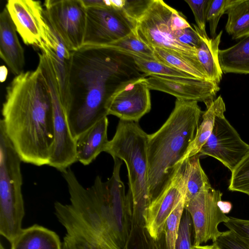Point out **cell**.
<instances>
[{
	"label": "cell",
	"mask_w": 249,
	"mask_h": 249,
	"mask_svg": "<svg viewBox=\"0 0 249 249\" xmlns=\"http://www.w3.org/2000/svg\"><path fill=\"white\" fill-rule=\"evenodd\" d=\"M145 77L133 57L103 46L71 52L68 102L63 107L76 140L107 117L110 97L123 83Z\"/></svg>",
	"instance_id": "6da1fadb"
},
{
	"label": "cell",
	"mask_w": 249,
	"mask_h": 249,
	"mask_svg": "<svg viewBox=\"0 0 249 249\" xmlns=\"http://www.w3.org/2000/svg\"><path fill=\"white\" fill-rule=\"evenodd\" d=\"M0 124L22 162L49 165L54 143L53 112L40 69L15 76L6 88Z\"/></svg>",
	"instance_id": "7a4b0ae2"
},
{
	"label": "cell",
	"mask_w": 249,
	"mask_h": 249,
	"mask_svg": "<svg viewBox=\"0 0 249 249\" xmlns=\"http://www.w3.org/2000/svg\"><path fill=\"white\" fill-rule=\"evenodd\" d=\"M67 183L70 204L54 203V215L66 233L95 240L105 249H123L106 181L97 176L85 188L69 167L61 172Z\"/></svg>",
	"instance_id": "3957f363"
},
{
	"label": "cell",
	"mask_w": 249,
	"mask_h": 249,
	"mask_svg": "<svg viewBox=\"0 0 249 249\" xmlns=\"http://www.w3.org/2000/svg\"><path fill=\"white\" fill-rule=\"evenodd\" d=\"M198 102L177 99L164 124L148 135L147 180L150 203L168 186L193 141L203 114Z\"/></svg>",
	"instance_id": "277c9868"
},
{
	"label": "cell",
	"mask_w": 249,
	"mask_h": 249,
	"mask_svg": "<svg viewBox=\"0 0 249 249\" xmlns=\"http://www.w3.org/2000/svg\"><path fill=\"white\" fill-rule=\"evenodd\" d=\"M148 135L137 123L120 120L105 152L124 161L128 171L127 196L132 206V224L145 226L144 214L150 204L147 180Z\"/></svg>",
	"instance_id": "5b68a950"
},
{
	"label": "cell",
	"mask_w": 249,
	"mask_h": 249,
	"mask_svg": "<svg viewBox=\"0 0 249 249\" xmlns=\"http://www.w3.org/2000/svg\"><path fill=\"white\" fill-rule=\"evenodd\" d=\"M21 162L0 124V234L10 243L22 230L25 215Z\"/></svg>",
	"instance_id": "8992f818"
},
{
	"label": "cell",
	"mask_w": 249,
	"mask_h": 249,
	"mask_svg": "<svg viewBox=\"0 0 249 249\" xmlns=\"http://www.w3.org/2000/svg\"><path fill=\"white\" fill-rule=\"evenodd\" d=\"M174 9L162 0H147L136 18L135 32L152 50L165 49L205 71L197 58L196 48L179 42L171 31L170 19Z\"/></svg>",
	"instance_id": "52a82bcc"
},
{
	"label": "cell",
	"mask_w": 249,
	"mask_h": 249,
	"mask_svg": "<svg viewBox=\"0 0 249 249\" xmlns=\"http://www.w3.org/2000/svg\"><path fill=\"white\" fill-rule=\"evenodd\" d=\"M37 66L46 80L53 107L54 143L49 165L61 172L77 161L76 140L62 105L58 81L50 59L45 55L40 56Z\"/></svg>",
	"instance_id": "ba28073f"
},
{
	"label": "cell",
	"mask_w": 249,
	"mask_h": 249,
	"mask_svg": "<svg viewBox=\"0 0 249 249\" xmlns=\"http://www.w3.org/2000/svg\"><path fill=\"white\" fill-rule=\"evenodd\" d=\"M47 22L71 52L84 44L87 8L81 0H47L43 4Z\"/></svg>",
	"instance_id": "9c48e42d"
},
{
	"label": "cell",
	"mask_w": 249,
	"mask_h": 249,
	"mask_svg": "<svg viewBox=\"0 0 249 249\" xmlns=\"http://www.w3.org/2000/svg\"><path fill=\"white\" fill-rule=\"evenodd\" d=\"M222 196L219 190L211 187L185 201L184 209L190 213L193 223L194 246L201 245L209 240L214 243L221 235L219 224L230 219L220 207Z\"/></svg>",
	"instance_id": "30bf717a"
},
{
	"label": "cell",
	"mask_w": 249,
	"mask_h": 249,
	"mask_svg": "<svg viewBox=\"0 0 249 249\" xmlns=\"http://www.w3.org/2000/svg\"><path fill=\"white\" fill-rule=\"evenodd\" d=\"M135 25V20L124 10L87 8L83 45L102 46L116 41L133 32Z\"/></svg>",
	"instance_id": "8fae6325"
},
{
	"label": "cell",
	"mask_w": 249,
	"mask_h": 249,
	"mask_svg": "<svg viewBox=\"0 0 249 249\" xmlns=\"http://www.w3.org/2000/svg\"><path fill=\"white\" fill-rule=\"evenodd\" d=\"M249 152V145L221 113L215 118L212 132L199 154L211 156L231 172Z\"/></svg>",
	"instance_id": "7c38bea8"
},
{
	"label": "cell",
	"mask_w": 249,
	"mask_h": 249,
	"mask_svg": "<svg viewBox=\"0 0 249 249\" xmlns=\"http://www.w3.org/2000/svg\"><path fill=\"white\" fill-rule=\"evenodd\" d=\"M187 159L180 164L169 184L150 203L145 213V227L156 240L162 238L169 216L185 197Z\"/></svg>",
	"instance_id": "4fadbf2b"
},
{
	"label": "cell",
	"mask_w": 249,
	"mask_h": 249,
	"mask_svg": "<svg viewBox=\"0 0 249 249\" xmlns=\"http://www.w3.org/2000/svg\"><path fill=\"white\" fill-rule=\"evenodd\" d=\"M150 89L145 77L130 79L122 84L110 97L108 115L120 120L137 123L151 109Z\"/></svg>",
	"instance_id": "5bb4252c"
},
{
	"label": "cell",
	"mask_w": 249,
	"mask_h": 249,
	"mask_svg": "<svg viewBox=\"0 0 249 249\" xmlns=\"http://www.w3.org/2000/svg\"><path fill=\"white\" fill-rule=\"evenodd\" d=\"M5 7L24 44L39 49L46 39L47 26L41 1L8 0Z\"/></svg>",
	"instance_id": "9a60e30c"
},
{
	"label": "cell",
	"mask_w": 249,
	"mask_h": 249,
	"mask_svg": "<svg viewBox=\"0 0 249 249\" xmlns=\"http://www.w3.org/2000/svg\"><path fill=\"white\" fill-rule=\"evenodd\" d=\"M150 89L170 94L177 99L203 102L209 107L220 88L212 81L192 78L150 76L145 77Z\"/></svg>",
	"instance_id": "2e32d148"
},
{
	"label": "cell",
	"mask_w": 249,
	"mask_h": 249,
	"mask_svg": "<svg viewBox=\"0 0 249 249\" xmlns=\"http://www.w3.org/2000/svg\"><path fill=\"white\" fill-rule=\"evenodd\" d=\"M46 39L39 49L49 57L52 62L58 81L61 101L64 107L69 97L71 52L66 47L46 20Z\"/></svg>",
	"instance_id": "e0dca14e"
},
{
	"label": "cell",
	"mask_w": 249,
	"mask_h": 249,
	"mask_svg": "<svg viewBox=\"0 0 249 249\" xmlns=\"http://www.w3.org/2000/svg\"><path fill=\"white\" fill-rule=\"evenodd\" d=\"M17 31L6 7L0 14V56L14 75L24 72V49L18 38Z\"/></svg>",
	"instance_id": "ac0fdd59"
},
{
	"label": "cell",
	"mask_w": 249,
	"mask_h": 249,
	"mask_svg": "<svg viewBox=\"0 0 249 249\" xmlns=\"http://www.w3.org/2000/svg\"><path fill=\"white\" fill-rule=\"evenodd\" d=\"M108 120L107 117L100 120L76 140L77 161L84 165L93 161L105 152L107 139Z\"/></svg>",
	"instance_id": "d6986e66"
},
{
	"label": "cell",
	"mask_w": 249,
	"mask_h": 249,
	"mask_svg": "<svg viewBox=\"0 0 249 249\" xmlns=\"http://www.w3.org/2000/svg\"><path fill=\"white\" fill-rule=\"evenodd\" d=\"M10 245V249H62L57 234L36 224L22 229Z\"/></svg>",
	"instance_id": "ffe728a7"
},
{
	"label": "cell",
	"mask_w": 249,
	"mask_h": 249,
	"mask_svg": "<svg viewBox=\"0 0 249 249\" xmlns=\"http://www.w3.org/2000/svg\"><path fill=\"white\" fill-rule=\"evenodd\" d=\"M193 26L201 40L199 46L196 48L197 58L209 79L218 85L223 74L218 57L223 31H221L215 38H210L206 33L201 32L196 25Z\"/></svg>",
	"instance_id": "44dd1931"
},
{
	"label": "cell",
	"mask_w": 249,
	"mask_h": 249,
	"mask_svg": "<svg viewBox=\"0 0 249 249\" xmlns=\"http://www.w3.org/2000/svg\"><path fill=\"white\" fill-rule=\"evenodd\" d=\"M218 57L223 72L249 74V35L231 47L219 50Z\"/></svg>",
	"instance_id": "7402d4cb"
},
{
	"label": "cell",
	"mask_w": 249,
	"mask_h": 249,
	"mask_svg": "<svg viewBox=\"0 0 249 249\" xmlns=\"http://www.w3.org/2000/svg\"><path fill=\"white\" fill-rule=\"evenodd\" d=\"M203 112L202 122L197 127L193 141L185 156L184 160L198 154L202 146L211 135L214 124L215 118L226 111L225 103L221 95L206 107Z\"/></svg>",
	"instance_id": "603a6c76"
},
{
	"label": "cell",
	"mask_w": 249,
	"mask_h": 249,
	"mask_svg": "<svg viewBox=\"0 0 249 249\" xmlns=\"http://www.w3.org/2000/svg\"><path fill=\"white\" fill-rule=\"evenodd\" d=\"M225 14L228 15L225 30L233 39L249 35V0H237Z\"/></svg>",
	"instance_id": "cb8c5ba5"
},
{
	"label": "cell",
	"mask_w": 249,
	"mask_h": 249,
	"mask_svg": "<svg viewBox=\"0 0 249 249\" xmlns=\"http://www.w3.org/2000/svg\"><path fill=\"white\" fill-rule=\"evenodd\" d=\"M199 153L187 159V179L185 201H187L202 191L212 187L200 162Z\"/></svg>",
	"instance_id": "d4e9b609"
},
{
	"label": "cell",
	"mask_w": 249,
	"mask_h": 249,
	"mask_svg": "<svg viewBox=\"0 0 249 249\" xmlns=\"http://www.w3.org/2000/svg\"><path fill=\"white\" fill-rule=\"evenodd\" d=\"M153 51L157 61L187 73L196 78L211 81L204 70L198 68L183 58L160 48H155Z\"/></svg>",
	"instance_id": "484cf974"
},
{
	"label": "cell",
	"mask_w": 249,
	"mask_h": 249,
	"mask_svg": "<svg viewBox=\"0 0 249 249\" xmlns=\"http://www.w3.org/2000/svg\"><path fill=\"white\" fill-rule=\"evenodd\" d=\"M133 59L139 70L146 77L156 75L196 78L187 73L172 68L157 60L138 57H133Z\"/></svg>",
	"instance_id": "4316f807"
},
{
	"label": "cell",
	"mask_w": 249,
	"mask_h": 249,
	"mask_svg": "<svg viewBox=\"0 0 249 249\" xmlns=\"http://www.w3.org/2000/svg\"><path fill=\"white\" fill-rule=\"evenodd\" d=\"M160 240L154 239L145 226L132 224L129 236L123 249H164Z\"/></svg>",
	"instance_id": "83f0119b"
},
{
	"label": "cell",
	"mask_w": 249,
	"mask_h": 249,
	"mask_svg": "<svg viewBox=\"0 0 249 249\" xmlns=\"http://www.w3.org/2000/svg\"><path fill=\"white\" fill-rule=\"evenodd\" d=\"M231 172L229 190L249 196V152Z\"/></svg>",
	"instance_id": "f1b7e54d"
},
{
	"label": "cell",
	"mask_w": 249,
	"mask_h": 249,
	"mask_svg": "<svg viewBox=\"0 0 249 249\" xmlns=\"http://www.w3.org/2000/svg\"><path fill=\"white\" fill-rule=\"evenodd\" d=\"M185 198L180 201L166 221L164 231L165 249H176L178 228L184 210Z\"/></svg>",
	"instance_id": "f546056e"
},
{
	"label": "cell",
	"mask_w": 249,
	"mask_h": 249,
	"mask_svg": "<svg viewBox=\"0 0 249 249\" xmlns=\"http://www.w3.org/2000/svg\"><path fill=\"white\" fill-rule=\"evenodd\" d=\"M237 0H209L207 8V21L209 22L212 38L216 36V29L220 18Z\"/></svg>",
	"instance_id": "4dcf8cb0"
},
{
	"label": "cell",
	"mask_w": 249,
	"mask_h": 249,
	"mask_svg": "<svg viewBox=\"0 0 249 249\" xmlns=\"http://www.w3.org/2000/svg\"><path fill=\"white\" fill-rule=\"evenodd\" d=\"M194 231L192 217L184 209L177 233L176 249H193L192 236Z\"/></svg>",
	"instance_id": "1f68e13d"
},
{
	"label": "cell",
	"mask_w": 249,
	"mask_h": 249,
	"mask_svg": "<svg viewBox=\"0 0 249 249\" xmlns=\"http://www.w3.org/2000/svg\"><path fill=\"white\" fill-rule=\"evenodd\" d=\"M62 249H105L95 240L79 234L66 233L62 243Z\"/></svg>",
	"instance_id": "d6a6232c"
},
{
	"label": "cell",
	"mask_w": 249,
	"mask_h": 249,
	"mask_svg": "<svg viewBox=\"0 0 249 249\" xmlns=\"http://www.w3.org/2000/svg\"><path fill=\"white\" fill-rule=\"evenodd\" d=\"M215 242L220 249H249V246L230 230L222 232Z\"/></svg>",
	"instance_id": "836d02e7"
},
{
	"label": "cell",
	"mask_w": 249,
	"mask_h": 249,
	"mask_svg": "<svg viewBox=\"0 0 249 249\" xmlns=\"http://www.w3.org/2000/svg\"><path fill=\"white\" fill-rule=\"evenodd\" d=\"M208 0H185L194 14L197 27L201 32L205 33H206L205 28Z\"/></svg>",
	"instance_id": "e575fe53"
},
{
	"label": "cell",
	"mask_w": 249,
	"mask_h": 249,
	"mask_svg": "<svg viewBox=\"0 0 249 249\" xmlns=\"http://www.w3.org/2000/svg\"><path fill=\"white\" fill-rule=\"evenodd\" d=\"M224 225L249 246V220L230 216L229 220Z\"/></svg>",
	"instance_id": "d590c367"
},
{
	"label": "cell",
	"mask_w": 249,
	"mask_h": 249,
	"mask_svg": "<svg viewBox=\"0 0 249 249\" xmlns=\"http://www.w3.org/2000/svg\"><path fill=\"white\" fill-rule=\"evenodd\" d=\"M174 34L178 40L183 44L196 48L200 44L201 40L198 35L192 27L176 31Z\"/></svg>",
	"instance_id": "8d00e7d4"
},
{
	"label": "cell",
	"mask_w": 249,
	"mask_h": 249,
	"mask_svg": "<svg viewBox=\"0 0 249 249\" xmlns=\"http://www.w3.org/2000/svg\"><path fill=\"white\" fill-rule=\"evenodd\" d=\"M170 26L173 33L191 27L184 16L175 9L173 11L170 17Z\"/></svg>",
	"instance_id": "74e56055"
},
{
	"label": "cell",
	"mask_w": 249,
	"mask_h": 249,
	"mask_svg": "<svg viewBox=\"0 0 249 249\" xmlns=\"http://www.w3.org/2000/svg\"><path fill=\"white\" fill-rule=\"evenodd\" d=\"M219 205L221 209L225 214L229 213L231 209V204L229 202L222 201L221 200L220 202Z\"/></svg>",
	"instance_id": "f35d334b"
},
{
	"label": "cell",
	"mask_w": 249,
	"mask_h": 249,
	"mask_svg": "<svg viewBox=\"0 0 249 249\" xmlns=\"http://www.w3.org/2000/svg\"><path fill=\"white\" fill-rule=\"evenodd\" d=\"M193 249H220L215 242L213 243L211 245H198L193 246Z\"/></svg>",
	"instance_id": "ab89813d"
},
{
	"label": "cell",
	"mask_w": 249,
	"mask_h": 249,
	"mask_svg": "<svg viewBox=\"0 0 249 249\" xmlns=\"http://www.w3.org/2000/svg\"><path fill=\"white\" fill-rule=\"evenodd\" d=\"M0 249H6L1 243H0Z\"/></svg>",
	"instance_id": "60d3db41"
}]
</instances>
